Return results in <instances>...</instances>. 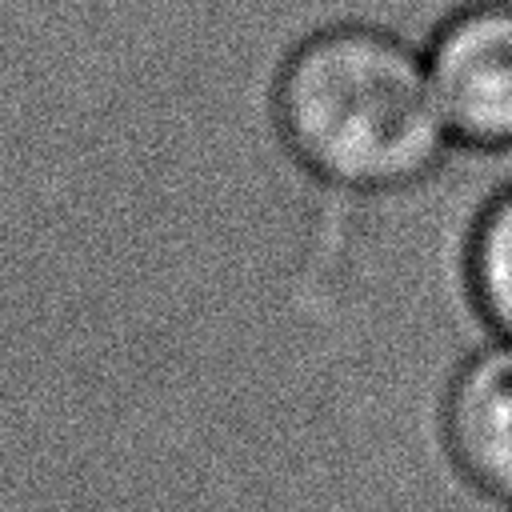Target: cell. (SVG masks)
<instances>
[{
  "mask_svg": "<svg viewBox=\"0 0 512 512\" xmlns=\"http://www.w3.org/2000/svg\"><path fill=\"white\" fill-rule=\"evenodd\" d=\"M424 60L456 144H512V0L460 8L424 44Z\"/></svg>",
  "mask_w": 512,
  "mask_h": 512,
  "instance_id": "cell-2",
  "label": "cell"
},
{
  "mask_svg": "<svg viewBox=\"0 0 512 512\" xmlns=\"http://www.w3.org/2000/svg\"><path fill=\"white\" fill-rule=\"evenodd\" d=\"M448 440L464 472L512 504V340H488L456 372Z\"/></svg>",
  "mask_w": 512,
  "mask_h": 512,
  "instance_id": "cell-3",
  "label": "cell"
},
{
  "mask_svg": "<svg viewBox=\"0 0 512 512\" xmlns=\"http://www.w3.org/2000/svg\"><path fill=\"white\" fill-rule=\"evenodd\" d=\"M280 120L308 168L368 192L420 180L456 144L424 44L372 24L320 28L288 56Z\"/></svg>",
  "mask_w": 512,
  "mask_h": 512,
  "instance_id": "cell-1",
  "label": "cell"
},
{
  "mask_svg": "<svg viewBox=\"0 0 512 512\" xmlns=\"http://www.w3.org/2000/svg\"><path fill=\"white\" fill-rule=\"evenodd\" d=\"M472 280L492 332L512 340V184L488 204L476 228Z\"/></svg>",
  "mask_w": 512,
  "mask_h": 512,
  "instance_id": "cell-4",
  "label": "cell"
}]
</instances>
